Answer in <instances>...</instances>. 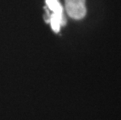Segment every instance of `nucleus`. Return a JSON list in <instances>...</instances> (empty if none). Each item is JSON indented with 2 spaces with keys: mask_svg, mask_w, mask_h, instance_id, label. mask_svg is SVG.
Instances as JSON below:
<instances>
[{
  "mask_svg": "<svg viewBox=\"0 0 121 120\" xmlns=\"http://www.w3.org/2000/svg\"><path fill=\"white\" fill-rule=\"evenodd\" d=\"M45 2L48 8L52 11V13H55L62 17H64L63 6H61L58 0H45Z\"/></svg>",
  "mask_w": 121,
  "mask_h": 120,
  "instance_id": "nucleus-3",
  "label": "nucleus"
},
{
  "mask_svg": "<svg viewBox=\"0 0 121 120\" xmlns=\"http://www.w3.org/2000/svg\"><path fill=\"white\" fill-rule=\"evenodd\" d=\"M49 23L51 24L52 30L55 32H59V30L60 29L61 25H65L66 24V20L65 17H62L58 16L55 13H52V15H50V18H49Z\"/></svg>",
  "mask_w": 121,
  "mask_h": 120,
  "instance_id": "nucleus-2",
  "label": "nucleus"
},
{
  "mask_svg": "<svg viewBox=\"0 0 121 120\" xmlns=\"http://www.w3.org/2000/svg\"><path fill=\"white\" fill-rule=\"evenodd\" d=\"M66 12L73 19H82L86 14L85 0H65Z\"/></svg>",
  "mask_w": 121,
  "mask_h": 120,
  "instance_id": "nucleus-1",
  "label": "nucleus"
}]
</instances>
